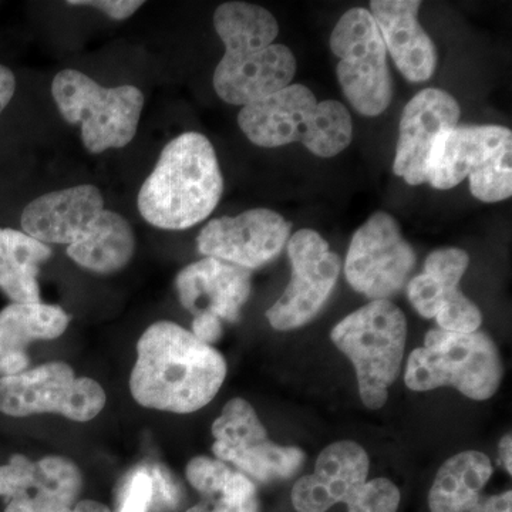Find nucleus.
Here are the masks:
<instances>
[{
    "label": "nucleus",
    "instance_id": "nucleus-32",
    "mask_svg": "<svg viewBox=\"0 0 512 512\" xmlns=\"http://www.w3.org/2000/svg\"><path fill=\"white\" fill-rule=\"evenodd\" d=\"M16 92V77L9 67L0 64V114L8 107Z\"/></svg>",
    "mask_w": 512,
    "mask_h": 512
},
{
    "label": "nucleus",
    "instance_id": "nucleus-18",
    "mask_svg": "<svg viewBox=\"0 0 512 512\" xmlns=\"http://www.w3.org/2000/svg\"><path fill=\"white\" fill-rule=\"evenodd\" d=\"M461 109L450 93L424 89L404 107L400 120L394 174L407 184L426 183L427 164L437 138L458 126Z\"/></svg>",
    "mask_w": 512,
    "mask_h": 512
},
{
    "label": "nucleus",
    "instance_id": "nucleus-25",
    "mask_svg": "<svg viewBox=\"0 0 512 512\" xmlns=\"http://www.w3.org/2000/svg\"><path fill=\"white\" fill-rule=\"evenodd\" d=\"M512 147L504 148L485 164L483 168L468 177L471 194L483 202H500L512 195Z\"/></svg>",
    "mask_w": 512,
    "mask_h": 512
},
{
    "label": "nucleus",
    "instance_id": "nucleus-8",
    "mask_svg": "<svg viewBox=\"0 0 512 512\" xmlns=\"http://www.w3.org/2000/svg\"><path fill=\"white\" fill-rule=\"evenodd\" d=\"M52 96L63 119L80 127L83 146L92 154L123 148L136 137L144 94L136 86L104 87L79 70L56 74Z\"/></svg>",
    "mask_w": 512,
    "mask_h": 512
},
{
    "label": "nucleus",
    "instance_id": "nucleus-10",
    "mask_svg": "<svg viewBox=\"0 0 512 512\" xmlns=\"http://www.w3.org/2000/svg\"><path fill=\"white\" fill-rule=\"evenodd\" d=\"M330 49L339 59L336 76L353 109L366 117L384 113L392 103L393 80L370 10L349 9L333 29Z\"/></svg>",
    "mask_w": 512,
    "mask_h": 512
},
{
    "label": "nucleus",
    "instance_id": "nucleus-13",
    "mask_svg": "<svg viewBox=\"0 0 512 512\" xmlns=\"http://www.w3.org/2000/svg\"><path fill=\"white\" fill-rule=\"evenodd\" d=\"M212 434L217 460L234 464L261 483L295 476L305 461L301 448L272 443L254 407L239 397L225 404L212 424Z\"/></svg>",
    "mask_w": 512,
    "mask_h": 512
},
{
    "label": "nucleus",
    "instance_id": "nucleus-17",
    "mask_svg": "<svg viewBox=\"0 0 512 512\" xmlns=\"http://www.w3.org/2000/svg\"><path fill=\"white\" fill-rule=\"evenodd\" d=\"M83 477L69 458L49 456L32 461L15 454L0 466V497L5 512H63L77 504Z\"/></svg>",
    "mask_w": 512,
    "mask_h": 512
},
{
    "label": "nucleus",
    "instance_id": "nucleus-24",
    "mask_svg": "<svg viewBox=\"0 0 512 512\" xmlns=\"http://www.w3.org/2000/svg\"><path fill=\"white\" fill-rule=\"evenodd\" d=\"M70 316L57 305L10 303L0 311V357L26 352L36 340H53L66 332Z\"/></svg>",
    "mask_w": 512,
    "mask_h": 512
},
{
    "label": "nucleus",
    "instance_id": "nucleus-12",
    "mask_svg": "<svg viewBox=\"0 0 512 512\" xmlns=\"http://www.w3.org/2000/svg\"><path fill=\"white\" fill-rule=\"evenodd\" d=\"M416 259L396 218L377 211L353 235L346 256V279L366 298L389 301L409 282Z\"/></svg>",
    "mask_w": 512,
    "mask_h": 512
},
{
    "label": "nucleus",
    "instance_id": "nucleus-9",
    "mask_svg": "<svg viewBox=\"0 0 512 512\" xmlns=\"http://www.w3.org/2000/svg\"><path fill=\"white\" fill-rule=\"evenodd\" d=\"M369 468L365 448L355 441L330 444L319 454L315 473L293 485V507L298 512H326L346 504L348 512H397L399 488L387 478L367 481Z\"/></svg>",
    "mask_w": 512,
    "mask_h": 512
},
{
    "label": "nucleus",
    "instance_id": "nucleus-29",
    "mask_svg": "<svg viewBox=\"0 0 512 512\" xmlns=\"http://www.w3.org/2000/svg\"><path fill=\"white\" fill-rule=\"evenodd\" d=\"M70 6H86L100 10L113 20H126L137 12L144 2L140 0H72L67 2Z\"/></svg>",
    "mask_w": 512,
    "mask_h": 512
},
{
    "label": "nucleus",
    "instance_id": "nucleus-14",
    "mask_svg": "<svg viewBox=\"0 0 512 512\" xmlns=\"http://www.w3.org/2000/svg\"><path fill=\"white\" fill-rule=\"evenodd\" d=\"M292 275L284 295L266 312L276 330L302 328L320 312L338 282L340 258L313 229H302L288 241Z\"/></svg>",
    "mask_w": 512,
    "mask_h": 512
},
{
    "label": "nucleus",
    "instance_id": "nucleus-4",
    "mask_svg": "<svg viewBox=\"0 0 512 512\" xmlns=\"http://www.w3.org/2000/svg\"><path fill=\"white\" fill-rule=\"evenodd\" d=\"M222 191L224 178L211 141L188 131L161 151L138 192V211L153 227L183 231L210 217Z\"/></svg>",
    "mask_w": 512,
    "mask_h": 512
},
{
    "label": "nucleus",
    "instance_id": "nucleus-27",
    "mask_svg": "<svg viewBox=\"0 0 512 512\" xmlns=\"http://www.w3.org/2000/svg\"><path fill=\"white\" fill-rule=\"evenodd\" d=\"M210 512H258L255 484L242 473H232Z\"/></svg>",
    "mask_w": 512,
    "mask_h": 512
},
{
    "label": "nucleus",
    "instance_id": "nucleus-7",
    "mask_svg": "<svg viewBox=\"0 0 512 512\" xmlns=\"http://www.w3.org/2000/svg\"><path fill=\"white\" fill-rule=\"evenodd\" d=\"M407 320L390 301H372L340 320L330 338L352 360L360 399L369 409H382L389 387L402 369Z\"/></svg>",
    "mask_w": 512,
    "mask_h": 512
},
{
    "label": "nucleus",
    "instance_id": "nucleus-20",
    "mask_svg": "<svg viewBox=\"0 0 512 512\" xmlns=\"http://www.w3.org/2000/svg\"><path fill=\"white\" fill-rule=\"evenodd\" d=\"M507 147H512L507 127L464 124L444 131L431 150L426 183L437 190H450Z\"/></svg>",
    "mask_w": 512,
    "mask_h": 512
},
{
    "label": "nucleus",
    "instance_id": "nucleus-11",
    "mask_svg": "<svg viewBox=\"0 0 512 512\" xmlns=\"http://www.w3.org/2000/svg\"><path fill=\"white\" fill-rule=\"evenodd\" d=\"M106 402V392L96 380L76 377L63 362L0 379V412L12 417L56 413L84 423L99 416Z\"/></svg>",
    "mask_w": 512,
    "mask_h": 512
},
{
    "label": "nucleus",
    "instance_id": "nucleus-1",
    "mask_svg": "<svg viewBox=\"0 0 512 512\" xmlns=\"http://www.w3.org/2000/svg\"><path fill=\"white\" fill-rule=\"evenodd\" d=\"M225 376L220 352L177 323L161 320L138 340L130 392L147 409L190 414L211 403Z\"/></svg>",
    "mask_w": 512,
    "mask_h": 512
},
{
    "label": "nucleus",
    "instance_id": "nucleus-33",
    "mask_svg": "<svg viewBox=\"0 0 512 512\" xmlns=\"http://www.w3.org/2000/svg\"><path fill=\"white\" fill-rule=\"evenodd\" d=\"M500 460L508 474H512V437L511 433L505 434L500 441Z\"/></svg>",
    "mask_w": 512,
    "mask_h": 512
},
{
    "label": "nucleus",
    "instance_id": "nucleus-5",
    "mask_svg": "<svg viewBox=\"0 0 512 512\" xmlns=\"http://www.w3.org/2000/svg\"><path fill=\"white\" fill-rule=\"evenodd\" d=\"M242 133L255 146L275 148L301 143L322 158L338 156L353 136L350 113L336 100L318 101L302 84H289L265 99L242 107Z\"/></svg>",
    "mask_w": 512,
    "mask_h": 512
},
{
    "label": "nucleus",
    "instance_id": "nucleus-22",
    "mask_svg": "<svg viewBox=\"0 0 512 512\" xmlns=\"http://www.w3.org/2000/svg\"><path fill=\"white\" fill-rule=\"evenodd\" d=\"M417 0H373V19L400 73L409 82L423 83L436 72L437 50L419 23Z\"/></svg>",
    "mask_w": 512,
    "mask_h": 512
},
{
    "label": "nucleus",
    "instance_id": "nucleus-23",
    "mask_svg": "<svg viewBox=\"0 0 512 512\" xmlns=\"http://www.w3.org/2000/svg\"><path fill=\"white\" fill-rule=\"evenodd\" d=\"M52 248L23 231L0 228V291L13 303H40V265Z\"/></svg>",
    "mask_w": 512,
    "mask_h": 512
},
{
    "label": "nucleus",
    "instance_id": "nucleus-21",
    "mask_svg": "<svg viewBox=\"0 0 512 512\" xmlns=\"http://www.w3.org/2000/svg\"><path fill=\"white\" fill-rule=\"evenodd\" d=\"M490 457L468 450L448 458L434 478L429 493L431 512H512L511 490L485 495L493 477Z\"/></svg>",
    "mask_w": 512,
    "mask_h": 512
},
{
    "label": "nucleus",
    "instance_id": "nucleus-6",
    "mask_svg": "<svg viewBox=\"0 0 512 512\" xmlns=\"http://www.w3.org/2000/svg\"><path fill=\"white\" fill-rule=\"evenodd\" d=\"M503 376V360L487 333L431 329L423 348L409 356L404 383L413 392L454 387L468 399L484 402L497 393Z\"/></svg>",
    "mask_w": 512,
    "mask_h": 512
},
{
    "label": "nucleus",
    "instance_id": "nucleus-34",
    "mask_svg": "<svg viewBox=\"0 0 512 512\" xmlns=\"http://www.w3.org/2000/svg\"><path fill=\"white\" fill-rule=\"evenodd\" d=\"M63 512H111L109 507L106 505L97 503V501L92 500H84L79 501L74 507L70 508V510Z\"/></svg>",
    "mask_w": 512,
    "mask_h": 512
},
{
    "label": "nucleus",
    "instance_id": "nucleus-19",
    "mask_svg": "<svg viewBox=\"0 0 512 512\" xmlns=\"http://www.w3.org/2000/svg\"><path fill=\"white\" fill-rule=\"evenodd\" d=\"M175 288L181 305L192 315L211 313L238 322L251 295V272L220 259L204 258L178 272Z\"/></svg>",
    "mask_w": 512,
    "mask_h": 512
},
{
    "label": "nucleus",
    "instance_id": "nucleus-3",
    "mask_svg": "<svg viewBox=\"0 0 512 512\" xmlns=\"http://www.w3.org/2000/svg\"><path fill=\"white\" fill-rule=\"evenodd\" d=\"M214 28L225 53L212 82L225 103L248 106L291 84L296 59L289 47L274 43L279 25L269 10L247 2L222 3Z\"/></svg>",
    "mask_w": 512,
    "mask_h": 512
},
{
    "label": "nucleus",
    "instance_id": "nucleus-16",
    "mask_svg": "<svg viewBox=\"0 0 512 512\" xmlns=\"http://www.w3.org/2000/svg\"><path fill=\"white\" fill-rule=\"evenodd\" d=\"M470 265V256L460 248H441L424 262L423 274L409 282L410 302L423 318L436 319L441 330L473 333L480 329V309L458 289Z\"/></svg>",
    "mask_w": 512,
    "mask_h": 512
},
{
    "label": "nucleus",
    "instance_id": "nucleus-15",
    "mask_svg": "<svg viewBox=\"0 0 512 512\" xmlns=\"http://www.w3.org/2000/svg\"><path fill=\"white\" fill-rule=\"evenodd\" d=\"M291 229L278 212L254 208L208 222L198 235V251L249 271L274 261L288 244Z\"/></svg>",
    "mask_w": 512,
    "mask_h": 512
},
{
    "label": "nucleus",
    "instance_id": "nucleus-30",
    "mask_svg": "<svg viewBox=\"0 0 512 512\" xmlns=\"http://www.w3.org/2000/svg\"><path fill=\"white\" fill-rule=\"evenodd\" d=\"M191 333L201 342L211 346V343L217 342L221 338V319L211 315V313H200V315L194 316V320H192Z\"/></svg>",
    "mask_w": 512,
    "mask_h": 512
},
{
    "label": "nucleus",
    "instance_id": "nucleus-35",
    "mask_svg": "<svg viewBox=\"0 0 512 512\" xmlns=\"http://www.w3.org/2000/svg\"><path fill=\"white\" fill-rule=\"evenodd\" d=\"M185 512H210V503L204 501V503L194 505V507H191L190 510Z\"/></svg>",
    "mask_w": 512,
    "mask_h": 512
},
{
    "label": "nucleus",
    "instance_id": "nucleus-26",
    "mask_svg": "<svg viewBox=\"0 0 512 512\" xmlns=\"http://www.w3.org/2000/svg\"><path fill=\"white\" fill-rule=\"evenodd\" d=\"M232 473L224 461L204 456L192 458L185 470L188 483L207 498L217 497Z\"/></svg>",
    "mask_w": 512,
    "mask_h": 512
},
{
    "label": "nucleus",
    "instance_id": "nucleus-28",
    "mask_svg": "<svg viewBox=\"0 0 512 512\" xmlns=\"http://www.w3.org/2000/svg\"><path fill=\"white\" fill-rule=\"evenodd\" d=\"M156 500V478L151 468H137L121 491L119 512H148Z\"/></svg>",
    "mask_w": 512,
    "mask_h": 512
},
{
    "label": "nucleus",
    "instance_id": "nucleus-31",
    "mask_svg": "<svg viewBox=\"0 0 512 512\" xmlns=\"http://www.w3.org/2000/svg\"><path fill=\"white\" fill-rule=\"evenodd\" d=\"M30 360L26 352H12L0 357V379L26 372Z\"/></svg>",
    "mask_w": 512,
    "mask_h": 512
},
{
    "label": "nucleus",
    "instance_id": "nucleus-2",
    "mask_svg": "<svg viewBox=\"0 0 512 512\" xmlns=\"http://www.w3.org/2000/svg\"><path fill=\"white\" fill-rule=\"evenodd\" d=\"M22 228L43 244L67 245V255L94 274H116L136 252L130 222L104 207L103 194L94 185L36 198L23 211Z\"/></svg>",
    "mask_w": 512,
    "mask_h": 512
}]
</instances>
